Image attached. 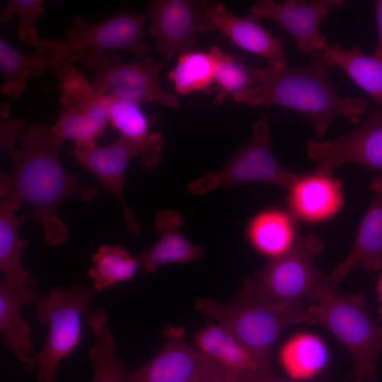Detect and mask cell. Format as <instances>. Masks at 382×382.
Instances as JSON below:
<instances>
[{
  "mask_svg": "<svg viewBox=\"0 0 382 382\" xmlns=\"http://www.w3.org/2000/svg\"><path fill=\"white\" fill-rule=\"evenodd\" d=\"M56 75L64 110L50 127L54 140L59 146L70 140L77 147L95 146L109 124L105 95L71 63L64 62Z\"/></svg>",
  "mask_w": 382,
  "mask_h": 382,
  "instance_id": "ba28073f",
  "label": "cell"
},
{
  "mask_svg": "<svg viewBox=\"0 0 382 382\" xmlns=\"http://www.w3.org/2000/svg\"><path fill=\"white\" fill-rule=\"evenodd\" d=\"M194 306L225 327L249 351L265 376H272L269 357L282 331L291 325L309 323L305 305L238 299L221 304L199 298Z\"/></svg>",
  "mask_w": 382,
  "mask_h": 382,
  "instance_id": "277c9868",
  "label": "cell"
},
{
  "mask_svg": "<svg viewBox=\"0 0 382 382\" xmlns=\"http://www.w3.org/2000/svg\"><path fill=\"white\" fill-rule=\"evenodd\" d=\"M45 13V8L42 0H9L0 13V22H8L12 15H18L19 24L17 31L19 38L36 47L41 38L34 25L37 19Z\"/></svg>",
  "mask_w": 382,
  "mask_h": 382,
  "instance_id": "1f68e13d",
  "label": "cell"
},
{
  "mask_svg": "<svg viewBox=\"0 0 382 382\" xmlns=\"http://www.w3.org/2000/svg\"><path fill=\"white\" fill-rule=\"evenodd\" d=\"M260 21L250 15L248 18L236 16L223 4L214 1L206 12L202 33L219 31L235 45L264 57L269 66L279 70L287 65L285 42L272 35Z\"/></svg>",
  "mask_w": 382,
  "mask_h": 382,
  "instance_id": "9a60e30c",
  "label": "cell"
},
{
  "mask_svg": "<svg viewBox=\"0 0 382 382\" xmlns=\"http://www.w3.org/2000/svg\"><path fill=\"white\" fill-rule=\"evenodd\" d=\"M89 67L93 70V83L105 95L139 105L157 103L171 108L180 106L178 97L161 87L162 64L151 57L126 63L117 56L103 53Z\"/></svg>",
  "mask_w": 382,
  "mask_h": 382,
  "instance_id": "30bf717a",
  "label": "cell"
},
{
  "mask_svg": "<svg viewBox=\"0 0 382 382\" xmlns=\"http://www.w3.org/2000/svg\"><path fill=\"white\" fill-rule=\"evenodd\" d=\"M139 269L137 257H132L125 248L103 244L93 255L92 266L87 274L93 281L94 289L102 291L132 281Z\"/></svg>",
  "mask_w": 382,
  "mask_h": 382,
  "instance_id": "f546056e",
  "label": "cell"
},
{
  "mask_svg": "<svg viewBox=\"0 0 382 382\" xmlns=\"http://www.w3.org/2000/svg\"><path fill=\"white\" fill-rule=\"evenodd\" d=\"M209 53L214 60V103L221 105L230 96L245 88L257 85L266 79L267 68L248 66L236 54L223 52L213 46Z\"/></svg>",
  "mask_w": 382,
  "mask_h": 382,
  "instance_id": "d4e9b609",
  "label": "cell"
},
{
  "mask_svg": "<svg viewBox=\"0 0 382 382\" xmlns=\"http://www.w3.org/2000/svg\"><path fill=\"white\" fill-rule=\"evenodd\" d=\"M280 363L292 378H307L319 373L326 365L328 352L317 336L301 333L289 339L279 352Z\"/></svg>",
  "mask_w": 382,
  "mask_h": 382,
  "instance_id": "83f0119b",
  "label": "cell"
},
{
  "mask_svg": "<svg viewBox=\"0 0 382 382\" xmlns=\"http://www.w3.org/2000/svg\"><path fill=\"white\" fill-rule=\"evenodd\" d=\"M289 204L300 219L309 221L326 219L342 206V183L330 175L299 178L290 190Z\"/></svg>",
  "mask_w": 382,
  "mask_h": 382,
  "instance_id": "7402d4cb",
  "label": "cell"
},
{
  "mask_svg": "<svg viewBox=\"0 0 382 382\" xmlns=\"http://www.w3.org/2000/svg\"><path fill=\"white\" fill-rule=\"evenodd\" d=\"M20 142L22 150H6L14 171L0 174L1 199L29 204L33 221L42 224L45 241L51 245L61 244L68 238V229L56 215L57 207L69 197L90 201L98 196L96 190L81 185L64 170L50 127L30 124Z\"/></svg>",
  "mask_w": 382,
  "mask_h": 382,
  "instance_id": "6da1fadb",
  "label": "cell"
},
{
  "mask_svg": "<svg viewBox=\"0 0 382 382\" xmlns=\"http://www.w3.org/2000/svg\"><path fill=\"white\" fill-rule=\"evenodd\" d=\"M212 1L154 0L147 4L151 23L149 33L157 42L156 49L170 59L192 51Z\"/></svg>",
  "mask_w": 382,
  "mask_h": 382,
  "instance_id": "4fadbf2b",
  "label": "cell"
},
{
  "mask_svg": "<svg viewBox=\"0 0 382 382\" xmlns=\"http://www.w3.org/2000/svg\"><path fill=\"white\" fill-rule=\"evenodd\" d=\"M32 284L3 277L0 283V333L4 346L10 349L24 365L33 356L30 328L21 316L25 305L40 298Z\"/></svg>",
  "mask_w": 382,
  "mask_h": 382,
  "instance_id": "d6986e66",
  "label": "cell"
},
{
  "mask_svg": "<svg viewBox=\"0 0 382 382\" xmlns=\"http://www.w3.org/2000/svg\"><path fill=\"white\" fill-rule=\"evenodd\" d=\"M252 382H292V381H286L284 380H280V379L272 377V376H262V377L257 378Z\"/></svg>",
  "mask_w": 382,
  "mask_h": 382,
  "instance_id": "d590c367",
  "label": "cell"
},
{
  "mask_svg": "<svg viewBox=\"0 0 382 382\" xmlns=\"http://www.w3.org/2000/svg\"><path fill=\"white\" fill-rule=\"evenodd\" d=\"M76 161L99 180L120 202L127 228L136 236L139 226L125 199L123 186L126 170L130 160L139 155L138 148L120 136L113 143L91 148L75 146L72 151Z\"/></svg>",
  "mask_w": 382,
  "mask_h": 382,
  "instance_id": "2e32d148",
  "label": "cell"
},
{
  "mask_svg": "<svg viewBox=\"0 0 382 382\" xmlns=\"http://www.w3.org/2000/svg\"><path fill=\"white\" fill-rule=\"evenodd\" d=\"M0 204V270L4 277L12 281L35 284L21 262L22 253L28 243L18 235L20 221L15 211L22 204L13 199H1Z\"/></svg>",
  "mask_w": 382,
  "mask_h": 382,
  "instance_id": "cb8c5ba5",
  "label": "cell"
},
{
  "mask_svg": "<svg viewBox=\"0 0 382 382\" xmlns=\"http://www.w3.org/2000/svg\"><path fill=\"white\" fill-rule=\"evenodd\" d=\"M313 57L309 67L286 65L279 70L267 67L264 81L234 93L233 100L252 106L277 105L301 112L311 119L318 137L325 134L337 117L357 124L368 108L367 101L340 95L330 81L331 65L327 58L320 51Z\"/></svg>",
  "mask_w": 382,
  "mask_h": 382,
  "instance_id": "7a4b0ae2",
  "label": "cell"
},
{
  "mask_svg": "<svg viewBox=\"0 0 382 382\" xmlns=\"http://www.w3.org/2000/svg\"><path fill=\"white\" fill-rule=\"evenodd\" d=\"M306 307L309 324L326 328L349 352L355 382H363L364 378L377 382L382 325L371 318L364 295H342L327 276Z\"/></svg>",
  "mask_w": 382,
  "mask_h": 382,
  "instance_id": "3957f363",
  "label": "cell"
},
{
  "mask_svg": "<svg viewBox=\"0 0 382 382\" xmlns=\"http://www.w3.org/2000/svg\"><path fill=\"white\" fill-rule=\"evenodd\" d=\"M49 66L50 58L40 49L36 47L33 54L25 55L0 38V71L4 79L2 95L18 100L26 88L27 79L45 74Z\"/></svg>",
  "mask_w": 382,
  "mask_h": 382,
  "instance_id": "4316f807",
  "label": "cell"
},
{
  "mask_svg": "<svg viewBox=\"0 0 382 382\" xmlns=\"http://www.w3.org/2000/svg\"><path fill=\"white\" fill-rule=\"evenodd\" d=\"M378 40L373 50V57L382 62V0L374 1Z\"/></svg>",
  "mask_w": 382,
  "mask_h": 382,
  "instance_id": "836d02e7",
  "label": "cell"
},
{
  "mask_svg": "<svg viewBox=\"0 0 382 382\" xmlns=\"http://www.w3.org/2000/svg\"><path fill=\"white\" fill-rule=\"evenodd\" d=\"M323 248V241L313 233L294 242L284 253L271 258L246 277L236 299L291 306L310 304L328 276L313 264Z\"/></svg>",
  "mask_w": 382,
  "mask_h": 382,
  "instance_id": "5b68a950",
  "label": "cell"
},
{
  "mask_svg": "<svg viewBox=\"0 0 382 382\" xmlns=\"http://www.w3.org/2000/svg\"><path fill=\"white\" fill-rule=\"evenodd\" d=\"M201 382H230V381H228L226 380H224V381H201Z\"/></svg>",
  "mask_w": 382,
  "mask_h": 382,
  "instance_id": "8d00e7d4",
  "label": "cell"
},
{
  "mask_svg": "<svg viewBox=\"0 0 382 382\" xmlns=\"http://www.w3.org/2000/svg\"><path fill=\"white\" fill-rule=\"evenodd\" d=\"M90 287L75 284L68 289L53 288L36 302L39 320L47 328L45 343L24 365L28 372L37 370L38 382H55L61 361L79 345L81 316L93 308Z\"/></svg>",
  "mask_w": 382,
  "mask_h": 382,
  "instance_id": "52a82bcc",
  "label": "cell"
},
{
  "mask_svg": "<svg viewBox=\"0 0 382 382\" xmlns=\"http://www.w3.org/2000/svg\"><path fill=\"white\" fill-rule=\"evenodd\" d=\"M8 105H1L0 111V147L8 150L14 148L17 141H21L25 125L23 118L8 119Z\"/></svg>",
  "mask_w": 382,
  "mask_h": 382,
  "instance_id": "d6a6232c",
  "label": "cell"
},
{
  "mask_svg": "<svg viewBox=\"0 0 382 382\" xmlns=\"http://www.w3.org/2000/svg\"><path fill=\"white\" fill-rule=\"evenodd\" d=\"M198 350L224 369L230 382H252L265 376L249 351L221 324L208 322L193 336Z\"/></svg>",
  "mask_w": 382,
  "mask_h": 382,
  "instance_id": "ac0fdd59",
  "label": "cell"
},
{
  "mask_svg": "<svg viewBox=\"0 0 382 382\" xmlns=\"http://www.w3.org/2000/svg\"><path fill=\"white\" fill-rule=\"evenodd\" d=\"M184 217L176 211L159 212L154 220V228L161 233L158 242L137 256L139 270L143 273H154L163 264L186 263L203 257L202 248L190 242L180 226Z\"/></svg>",
  "mask_w": 382,
  "mask_h": 382,
  "instance_id": "ffe728a7",
  "label": "cell"
},
{
  "mask_svg": "<svg viewBox=\"0 0 382 382\" xmlns=\"http://www.w3.org/2000/svg\"><path fill=\"white\" fill-rule=\"evenodd\" d=\"M320 52L330 64L343 71L356 84L368 93L381 106L382 110V62L366 55L359 46L345 50L340 42L331 46L326 38Z\"/></svg>",
  "mask_w": 382,
  "mask_h": 382,
  "instance_id": "603a6c76",
  "label": "cell"
},
{
  "mask_svg": "<svg viewBox=\"0 0 382 382\" xmlns=\"http://www.w3.org/2000/svg\"><path fill=\"white\" fill-rule=\"evenodd\" d=\"M214 60L209 52L191 51L179 55L168 77L178 94L202 91L210 94L214 87Z\"/></svg>",
  "mask_w": 382,
  "mask_h": 382,
  "instance_id": "4dcf8cb0",
  "label": "cell"
},
{
  "mask_svg": "<svg viewBox=\"0 0 382 382\" xmlns=\"http://www.w3.org/2000/svg\"><path fill=\"white\" fill-rule=\"evenodd\" d=\"M306 153L318 161V174L331 175L337 167L350 162L373 169L382 178V110H372L349 133L331 140L309 139Z\"/></svg>",
  "mask_w": 382,
  "mask_h": 382,
  "instance_id": "7c38bea8",
  "label": "cell"
},
{
  "mask_svg": "<svg viewBox=\"0 0 382 382\" xmlns=\"http://www.w3.org/2000/svg\"><path fill=\"white\" fill-rule=\"evenodd\" d=\"M109 123L120 136L135 145L139 151L141 164L151 169L159 164L163 146L160 132H149L150 118L146 117L139 105L105 95Z\"/></svg>",
  "mask_w": 382,
  "mask_h": 382,
  "instance_id": "44dd1931",
  "label": "cell"
},
{
  "mask_svg": "<svg viewBox=\"0 0 382 382\" xmlns=\"http://www.w3.org/2000/svg\"><path fill=\"white\" fill-rule=\"evenodd\" d=\"M342 0H260L250 7V15L275 21L294 39L303 52L313 55L326 38L319 30L320 22L330 11L343 6Z\"/></svg>",
  "mask_w": 382,
  "mask_h": 382,
  "instance_id": "5bb4252c",
  "label": "cell"
},
{
  "mask_svg": "<svg viewBox=\"0 0 382 382\" xmlns=\"http://www.w3.org/2000/svg\"><path fill=\"white\" fill-rule=\"evenodd\" d=\"M108 316L103 308L93 311L88 323L95 339L89 351L94 371L92 382H128L125 365L115 353V342L108 328Z\"/></svg>",
  "mask_w": 382,
  "mask_h": 382,
  "instance_id": "484cf974",
  "label": "cell"
},
{
  "mask_svg": "<svg viewBox=\"0 0 382 382\" xmlns=\"http://www.w3.org/2000/svg\"><path fill=\"white\" fill-rule=\"evenodd\" d=\"M294 233L289 217L278 211L260 214L251 221L248 231L252 245L271 258L284 253L291 248Z\"/></svg>",
  "mask_w": 382,
  "mask_h": 382,
  "instance_id": "f1b7e54d",
  "label": "cell"
},
{
  "mask_svg": "<svg viewBox=\"0 0 382 382\" xmlns=\"http://www.w3.org/2000/svg\"><path fill=\"white\" fill-rule=\"evenodd\" d=\"M147 14L131 13L125 8L96 23H90L80 16L62 40L42 37L36 47L50 58V67L57 70L64 62L85 61L88 67L98 55L110 49L130 51L137 57L151 52L144 41L143 24Z\"/></svg>",
  "mask_w": 382,
  "mask_h": 382,
  "instance_id": "8992f818",
  "label": "cell"
},
{
  "mask_svg": "<svg viewBox=\"0 0 382 382\" xmlns=\"http://www.w3.org/2000/svg\"><path fill=\"white\" fill-rule=\"evenodd\" d=\"M376 290L378 296L379 306L377 308V312L378 314V318L382 320V272L381 273L377 284L376 286Z\"/></svg>",
  "mask_w": 382,
  "mask_h": 382,
  "instance_id": "e575fe53",
  "label": "cell"
},
{
  "mask_svg": "<svg viewBox=\"0 0 382 382\" xmlns=\"http://www.w3.org/2000/svg\"><path fill=\"white\" fill-rule=\"evenodd\" d=\"M373 197L361 221L349 255L328 275L334 284L355 267L368 272H382V178L371 180Z\"/></svg>",
  "mask_w": 382,
  "mask_h": 382,
  "instance_id": "e0dca14e",
  "label": "cell"
},
{
  "mask_svg": "<svg viewBox=\"0 0 382 382\" xmlns=\"http://www.w3.org/2000/svg\"><path fill=\"white\" fill-rule=\"evenodd\" d=\"M166 341L149 361L127 375L128 382H201L226 380L223 366L184 340L185 329L167 324Z\"/></svg>",
  "mask_w": 382,
  "mask_h": 382,
  "instance_id": "8fae6325",
  "label": "cell"
},
{
  "mask_svg": "<svg viewBox=\"0 0 382 382\" xmlns=\"http://www.w3.org/2000/svg\"><path fill=\"white\" fill-rule=\"evenodd\" d=\"M271 141L268 117L265 115L255 124L250 140L238 147L224 166L190 183L187 186L189 192L199 196L219 186L231 187L254 181L270 183L291 190L299 178L280 166L272 153Z\"/></svg>",
  "mask_w": 382,
  "mask_h": 382,
  "instance_id": "9c48e42d",
  "label": "cell"
}]
</instances>
